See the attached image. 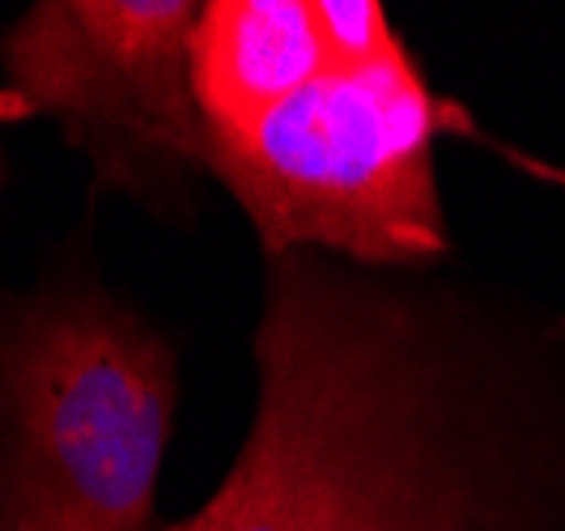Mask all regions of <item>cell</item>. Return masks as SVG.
Instances as JSON below:
<instances>
[{
  "mask_svg": "<svg viewBox=\"0 0 565 531\" xmlns=\"http://www.w3.org/2000/svg\"><path fill=\"white\" fill-rule=\"evenodd\" d=\"M451 107L408 47L328 68L238 137H204L209 179L252 222L264 259L319 252L362 268L451 259L434 145Z\"/></svg>",
  "mask_w": 565,
  "mask_h": 531,
  "instance_id": "3",
  "label": "cell"
},
{
  "mask_svg": "<svg viewBox=\"0 0 565 531\" xmlns=\"http://www.w3.org/2000/svg\"><path fill=\"white\" fill-rule=\"evenodd\" d=\"M196 0H39L0 30V124L52 119L94 192L192 225L209 179Z\"/></svg>",
  "mask_w": 565,
  "mask_h": 531,
  "instance_id": "4",
  "label": "cell"
},
{
  "mask_svg": "<svg viewBox=\"0 0 565 531\" xmlns=\"http://www.w3.org/2000/svg\"><path fill=\"white\" fill-rule=\"evenodd\" d=\"M332 68L315 0H209L192 30L204 137H238Z\"/></svg>",
  "mask_w": 565,
  "mask_h": 531,
  "instance_id": "5",
  "label": "cell"
},
{
  "mask_svg": "<svg viewBox=\"0 0 565 531\" xmlns=\"http://www.w3.org/2000/svg\"><path fill=\"white\" fill-rule=\"evenodd\" d=\"M4 192H9V153H4V140H0V204H4Z\"/></svg>",
  "mask_w": 565,
  "mask_h": 531,
  "instance_id": "6",
  "label": "cell"
},
{
  "mask_svg": "<svg viewBox=\"0 0 565 531\" xmlns=\"http://www.w3.org/2000/svg\"><path fill=\"white\" fill-rule=\"evenodd\" d=\"M179 349L89 252L0 285V531H158Z\"/></svg>",
  "mask_w": 565,
  "mask_h": 531,
  "instance_id": "2",
  "label": "cell"
},
{
  "mask_svg": "<svg viewBox=\"0 0 565 531\" xmlns=\"http://www.w3.org/2000/svg\"><path fill=\"white\" fill-rule=\"evenodd\" d=\"M255 413L167 531H565V310L455 268L264 259Z\"/></svg>",
  "mask_w": 565,
  "mask_h": 531,
  "instance_id": "1",
  "label": "cell"
}]
</instances>
